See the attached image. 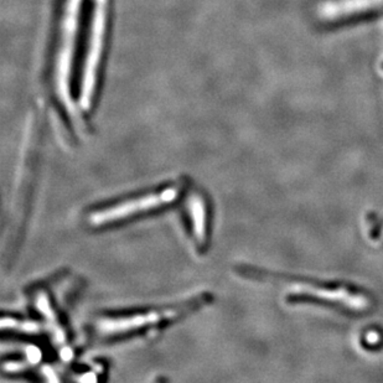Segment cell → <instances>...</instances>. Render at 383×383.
<instances>
[{
	"instance_id": "obj_6",
	"label": "cell",
	"mask_w": 383,
	"mask_h": 383,
	"mask_svg": "<svg viewBox=\"0 0 383 383\" xmlns=\"http://www.w3.org/2000/svg\"><path fill=\"white\" fill-rule=\"evenodd\" d=\"M187 213L192 222V232L197 249H205L208 246V202L200 192H194L189 197L187 205Z\"/></svg>"
},
{
	"instance_id": "obj_1",
	"label": "cell",
	"mask_w": 383,
	"mask_h": 383,
	"mask_svg": "<svg viewBox=\"0 0 383 383\" xmlns=\"http://www.w3.org/2000/svg\"><path fill=\"white\" fill-rule=\"evenodd\" d=\"M211 301V293H202L200 296H194L177 306H165L161 309L130 315L102 316L94 321L92 330L94 337L103 340L130 337L137 332L159 329L163 325H168L171 321L182 319L192 311L208 306Z\"/></svg>"
},
{
	"instance_id": "obj_2",
	"label": "cell",
	"mask_w": 383,
	"mask_h": 383,
	"mask_svg": "<svg viewBox=\"0 0 383 383\" xmlns=\"http://www.w3.org/2000/svg\"><path fill=\"white\" fill-rule=\"evenodd\" d=\"M40 134L37 125H32L30 133L26 137V144L23 151L19 175L16 180V189L14 199L11 202V222H9V239H8V256L15 253L16 247L23 234V228L25 226L26 213L29 208V201L32 197V187L35 182L37 172V151H39Z\"/></svg>"
},
{
	"instance_id": "obj_7",
	"label": "cell",
	"mask_w": 383,
	"mask_h": 383,
	"mask_svg": "<svg viewBox=\"0 0 383 383\" xmlns=\"http://www.w3.org/2000/svg\"><path fill=\"white\" fill-rule=\"evenodd\" d=\"M35 294H37L35 296V306H37V310L40 311L42 315L45 316L49 322L51 324L57 341H65L66 335L63 334V329H61L58 321H57L55 311L52 310L51 303H50V299H49L46 293L42 291V290H39Z\"/></svg>"
},
{
	"instance_id": "obj_9",
	"label": "cell",
	"mask_w": 383,
	"mask_h": 383,
	"mask_svg": "<svg viewBox=\"0 0 383 383\" xmlns=\"http://www.w3.org/2000/svg\"><path fill=\"white\" fill-rule=\"evenodd\" d=\"M378 339H379V337H378L377 332H372L368 334V341L370 344H376L378 341Z\"/></svg>"
},
{
	"instance_id": "obj_5",
	"label": "cell",
	"mask_w": 383,
	"mask_h": 383,
	"mask_svg": "<svg viewBox=\"0 0 383 383\" xmlns=\"http://www.w3.org/2000/svg\"><path fill=\"white\" fill-rule=\"evenodd\" d=\"M383 0H325L319 6V16L327 21L340 20L355 14L376 11Z\"/></svg>"
},
{
	"instance_id": "obj_10",
	"label": "cell",
	"mask_w": 383,
	"mask_h": 383,
	"mask_svg": "<svg viewBox=\"0 0 383 383\" xmlns=\"http://www.w3.org/2000/svg\"><path fill=\"white\" fill-rule=\"evenodd\" d=\"M378 239L379 241H383V228L381 230V232H379V236H378Z\"/></svg>"
},
{
	"instance_id": "obj_8",
	"label": "cell",
	"mask_w": 383,
	"mask_h": 383,
	"mask_svg": "<svg viewBox=\"0 0 383 383\" xmlns=\"http://www.w3.org/2000/svg\"><path fill=\"white\" fill-rule=\"evenodd\" d=\"M1 327L3 329H14V330H20V332H37L39 330V327L37 324H32V322H29V321H19L13 319V318H6L4 316L3 320H1Z\"/></svg>"
},
{
	"instance_id": "obj_3",
	"label": "cell",
	"mask_w": 383,
	"mask_h": 383,
	"mask_svg": "<svg viewBox=\"0 0 383 383\" xmlns=\"http://www.w3.org/2000/svg\"><path fill=\"white\" fill-rule=\"evenodd\" d=\"M187 184L180 180L170 187L161 189V192L145 194L143 196L133 197L125 201L114 203L112 206L99 208L88 213L87 223L91 227H104L117 222H123L130 218L140 216L142 213H151L161 208L169 206L182 196Z\"/></svg>"
},
{
	"instance_id": "obj_4",
	"label": "cell",
	"mask_w": 383,
	"mask_h": 383,
	"mask_svg": "<svg viewBox=\"0 0 383 383\" xmlns=\"http://www.w3.org/2000/svg\"><path fill=\"white\" fill-rule=\"evenodd\" d=\"M290 296H306L322 299V301L340 303L352 310H366L370 306V299L361 294H355L345 288L337 289H325L320 287L306 284V283H294L288 288Z\"/></svg>"
}]
</instances>
